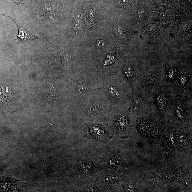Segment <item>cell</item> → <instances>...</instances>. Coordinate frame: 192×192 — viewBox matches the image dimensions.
Instances as JSON below:
<instances>
[{
    "label": "cell",
    "instance_id": "6da1fadb",
    "mask_svg": "<svg viewBox=\"0 0 192 192\" xmlns=\"http://www.w3.org/2000/svg\"><path fill=\"white\" fill-rule=\"evenodd\" d=\"M0 15H2L8 18L16 24L18 29V33L17 35V39H15L19 43H23L25 45H28L33 41L38 39L39 37L37 36L32 34L30 31L24 27L22 26L19 23H18L16 20L8 16L5 14H0Z\"/></svg>",
    "mask_w": 192,
    "mask_h": 192
},
{
    "label": "cell",
    "instance_id": "7a4b0ae2",
    "mask_svg": "<svg viewBox=\"0 0 192 192\" xmlns=\"http://www.w3.org/2000/svg\"><path fill=\"white\" fill-rule=\"evenodd\" d=\"M17 182L16 180L9 177L0 179V192L17 191Z\"/></svg>",
    "mask_w": 192,
    "mask_h": 192
},
{
    "label": "cell",
    "instance_id": "3957f363",
    "mask_svg": "<svg viewBox=\"0 0 192 192\" xmlns=\"http://www.w3.org/2000/svg\"><path fill=\"white\" fill-rule=\"evenodd\" d=\"M116 176L112 174L104 175L102 180V184L104 187V188L105 187L108 188L111 184L115 181L116 180Z\"/></svg>",
    "mask_w": 192,
    "mask_h": 192
},
{
    "label": "cell",
    "instance_id": "277c9868",
    "mask_svg": "<svg viewBox=\"0 0 192 192\" xmlns=\"http://www.w3.org/2000/svg\"><path fill=\"white\" fill-rule=\"evenodd\" d=\"M78 166V171L83 174L88 173L93 169V165L90 162H83Z\"/></svg>",
    "mask_w": 192,
    "mask_h": 192
},
{
    "label": "cell",
    "instance_id": "5b68a950",
    "mask_svg": "<svg viewBox=\"0 0 192 192\" xmlns=\"http://www.w3.org/2000/svg\"><path fill=\"white\" fill-rule=\"evenodd\" d=\"M0 91V103L2 104L3 105H8L11 104V94L4 93L2 88Z\"/></svg>",
    "mask_w": 192,
    "mask_h": 192
},
{
    "label": "cell",
    "instance_id": "8992f818",
    "mask_svg": "<svg viewBox=\"0 0 192 192\" xmlns=\"http://www.w3.org/2000/svg\"><path fill=\"white\" fill-rule=\"evenodd\" d=\"M83 21L82 15L80 14H78L77 16L74 21V29L76 30H80L82 27Z\"/></svg>",
    "mask_w": 192,
    "mask_h": 192
},
{
    "label": "cell",
    "instance_id": "52a82bcc",
    "mask_svg": "<svg viewBox=\"0 0 192 192\" xmlns=\"http://www.w3.org/2000/svg\"><path fill=\"white\" fill-rule=\"evenodd\" d=\"M114 30L117 36L119 38L122 39L124 38L125 35L124 29L118 25H116L114 27Z\"/></svg>",
    "mask_w": 192,
    "mask_h": 192
},
{
    "label": "cell",
    "instance_id": "ba28073f",
    "mask_svg": "<svg viewBox=\"0 0 192 192\" xmlns=\"http://www.w3.org/2000/svg\"><path fill=\"white\" fill-rule=\"evenodd\" d=\"M124 75L127 78H131L134 76V71L132 67L126 65L124 68Z\"/></svg>",
    "mask_w": 192,
    "mask_h": 192
},
{
    "label": "cell",
    "instance_id": "9c48e42d",
    "mask_svg": "<svg viewBox=\"0 0 192 192\" xmlns=\"http://www.w3.org/2000/svg\"><path fill=\"white\" fill-rule=\"evenodd\" d=\"M55 90L53 88L47 89L45 92V94L46 98L47 100H50L53 99L55 97Z\"/></svg>",
    "mask_w": 192,
    "mask_h": 192
},
{
    "label": "cell",
    "instance_id": "30bf717a",
    "mask_svg": "<svg viewBox=\"0 0 192 192\" xmlns=\"http://www.w3.org/2000/svg\"><path fill=\"white\" fill-rule=\"evenodd\" d=\"M109 92L112 96L116 98H119L120 97V94L117 90L113 87H110L109 88Z\"/></svg>",
    "mask_w": 192,
    "mask_h": 192
},
{
    "label": "cell",
    "instance_id": "8fae6325",
    "mask_svg": "<svg viewBox=\"0 0 192 192\" xmlns=\"http://www.w3.org/2000/svg\"><path fill=\"white\" fill-rule=\"evenodd\" d=\"M176 114L178 118H183L184 117V111L183 107L179 105L177 106L176 110Z\"/></svg>",
    "mask_w": 192,
    "mask_h": 192
},
{
    "label": "cell",
    "instance_id": "7c38bea8",
    "mask_svg": "<svg viewBox=\"0 0 192 192\" xmlns=\"http://www.w3.org/2000/svg\"><path fill=\"white\" fill-rule=\"evenodd\" d=\"M165 98L163 95H160L157 98V103L158 106L160 107H163L165 104Z\"/></svg>",
    "mask_w": 192,
    "mask_h": 192
},
{
    "label": "cell",
    "instance_id": "4fadbf2b",
    "mask_svg": "<svg viewBox=\"0 0 192 192\" xmlns=\"http://www.w3.org/2000/svg\"><path fill=\"white\" fill-rule=\"evenodd\" d=\"M87 88V84L84 82H80L78 85L79 91L81 92H84Z\"/></svg>",
    "mask_w": 192,
    "mask_h": 192
},
{
    "label": "cell",
    "instance_id": "5bb4252c",
    "mask_svg": "<svg viewBox=\"0 0 192 192\" xmlns=\"http://www.w3.org/2000/svg\"><path fill=\"white\" fill-rule=\"evenodd\" d=\"M157 29V25L154 24H152L148 25L146 30L148 33H152L155 31Z\"/></svg>",
    "mask_w": 192,
    "mask_h": 192
},
{
    "label": "cell",
    "instance_id": "9a60e30c",
    "mask_svg": "<svg viewBox=\"0 0 192 192\" xmlns=\"http://www.w3.org/2000/svg\"><path fill=\"white\" fill-rule=\"evenodd\" d=\"M99 110V109L97 108L96 107V108L93 107L89 110L87 112L90 115H96L98 113Z\"/></svg>",
    "mask_w": 192,
    "mask_h": 192
},
{
    "label": "cell",
    "instance_id": "2e32d148",
    "mask_svg": "<svg viewBox=\"0 0 192 192\" xmlns=\"http://www.w3.org/2000/svg\"><path fill=\"white\" fill-rule=\"evenodd\" d=\"M96 188L94 186H88L83 190V192H96L97 191Z\"/></svg>",
    "mask_w": 192,
    "mask_h": 192
},
{
    "label": "cell",
    "instance_id": "e0dca14e",
    "mask_svg": "<svg viewBox=\"0 0 192 192\" xmlns=\"http://www.w3.org/2000/svg\"><path fill=\"white\" fill-rule=\"evenodd\" d=\"M96 44L97 46L102 47L104 45L103 41L101 38H98L97 39Z\"/></svg>",
    "mask_w": 192,
    "mask_h": 192
},
{
    "label": "cell",
    "instance_id": "ac0fdd59",
    "mask_svg": "<svg viewBox=\"0 0 192 192\" xmlns=\"http://www.w3.org/2000/svg\"><path fill=\"white\" fill-rule=\"evenodd\" d=\"M126 189L127 191H133L134 189L133 186L131 184H127L126 186Z\"/></svg>",
    "mask_w": 192,
    "mask_h": 192
},
{
    "label": "cell",
    "instance_id": "d6986e66",
    "mask_svg": "<svg viewBox=\"0 0 192 192\" xmlns=\"http://www.w3.org/2000/svg\"><path fill=\"white\" fill-rule=\"evenodd\" d=\"M119 122L120 125L121 127H123L125 126L126 124V119L124 118H121Z\"/></svg>",
    "mask_w": 192,
    "mask_h": 192
},
{
    "label": "cell",
    "instance_id": "ffe728a7",
    "mask_svg": "<svg viewBox=\"0 0 192 192\" xmlns=\"http://www.w3.org/2000/svg\"><path fill=\"white\" fill-rule=\"evenodd\" d=\"M27 0H13L14 2L17 5H23L25 4Z\"/></svg>",
    "mask_w": 192,
    "mask_h": 192
},
{
    "label": "cell",
    "instance_id": "44dd1931",
    "mask_svg": "<svg viewBox=\"0 0 192 192\" xmlns=\"http://www.w3.org/2000/svg\"><path fill=\"white\" fill-rule=\"evenodd\" d=\"M130 0H118V3L120 5H126L129 2Z\"/></svg>",
    "mask_w": 192,
    "mask_h": 192
},
{
    "label": "cell",
    "instance_id": "7402d4cb",
    "mask_svg": "<svg viewBox=\"0 0 192 192\" xmlns=\"http://www.w3.org/2000/svg\"><path fill=\"white\" fill-rule=\"evenodd\" d=\"M174 75V72L173 71H170L169 72V74H168V77H169V78H171L173 77Z\"/></svg>",
    "mask_w": 192,
    "mask_h": 192
},
{
    "label": "cell",
    "instance_id": "603a6c76",
    "mask_svg": "<svg viewBox=\"0 0 192 192\" xmlns=\"http://www.w3.org/2000/svg\"><path fill=\"white\" fill-rule=\"evenodd\" d=\"M88 17H89L90 18V19H93L94 17V13H93V12L92 13H90H90H89Z\"/></svg>",
    "mask_w": 192,
    "mask_h": 192
}]
</instances>
